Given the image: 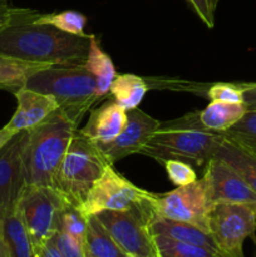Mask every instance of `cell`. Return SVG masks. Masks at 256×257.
Masks as SVG:
<instances>
[{"instance_id": "6da1fadb", "label": "cell", "mask_w": 256, "mask_h": 257, "mask_svg": "<svg viewBox=\"0 0 256 257\" xmlns=\"http://www.w3.org/2000/svg\"><path fill=\"white\" fill-rule=\"evenodd\" d=\"M35 19L0 28V54L50 65L85 64L93 34H69L52 25L38 24Z\"/></svg>"}, {"instance_id": "7a4b0ae2", "label": "cell", "mask_w": 256, "mask_h": 257, "mask_svg": "<svg viewBox=\"0 0 256 257\" xmlns=\"http://www.w3.org/2000/svg\"><path fill=\"white\" fill-rule=\"evenodd\" d=\"M223 133L207 130L200 120V112L160 122L157 130L140 153L160 161L180 160L192 167H202L213 157L223 140Z\"/></svg>"}, {"instance_id": "3957f363", "label": "cell", "mask_w": 256, "mask_h": 257, "mask_svg": "<svg viewBox=\"0 0 256 257\" xmlns=\"http://www.w3.org/2000/svg\"><path fill=\"white\" fill-rule=\"evenodd\" d=\"M78 125L59 109L27 131L23 163L27 186L53 187L58 167Z\"/></svg>"}, {"instance_id": "277c9868", "label": "cell", "mask_w": 256, "mask_h": 257, "mask_svg": "<svg viewBox=\"0 0 256 257\" xmlns=\"http://www.w3.org/2000/svg\"><path fill=\"white\" fill-rule=\"evenodd\" d=\"M24 87L52 95L59 105L58 109L75 125H79L88 110L100 99L95 78L84 65H50L33 74Z\"/></svg>"}, {"instance_id": "5b68a950", "label": "cell", "mask_w": 256, "mask_h": 257, "mask_svg": "<svg viewBox=\"0 0 256 257\" xmlns=\"http://www.w3.org/2000/svg\"><path fill=\"white\" fill-rule=\"evenodd\" d=\"M108 165L109 161L97 142L82 135L78 128L58 167L53 188L69 205L79 207Z\"/></svg>"}, {"instance_id": "8992f818", "label": "cell", "mask_w": 256, "mask_h": 257, "mask_svg": "<svg viewBox=\"0 0 256 257\" xmlns=\"http://www.w3.org/2000/svg\"><path fill=\"white\" fill-rule=\"evenodd\" d=\"M155 196V193L133 185L118 173L113 165H108L78 208L87 218L102 211H128L132 208L153 213Z\"/></svg>"}, {"instance_id": "52a82bcc", "label": "cell", "mask_w": 256, "mask_h": 257, "mask_svg": "<svg viewBox=\"0 0 256 257\" xmlns=\"http://www.w3.org/2000/svg\"><path fill=\"white\" fill-rule=\"evenodd\" d=\"M67 201L53 187L27 186L18 202V211L37 252L59 231L62 211Z\"/></svg>"}, {"instance_id": "ba28073f", "label": "cell", "mask_w": 256, "mask_h": 257, "mask_svg": "<svg viewBox=\"0 0 256 257\" xmlns=\"http://www.w3.org/2000/svg\"><path fill=\"white\" fill-rule=\"evenodd\" d=\"M208 231L223 257H245L243 242L256 231V207L218 203L208 216Z\"/></svg>"}, {"instance_id": "9c48e42d", "label": "cell", "mask_w": 256, "mask_h": 257, "mask_svg": "<svg viewBox=\"0 0 256 257\" xmlns=\"http://www.w3.org/2000/svg\"><path fill=\"white\" fill-rule=\"evenodd\" d=\"M95 216L127 256L158 257L153 236L148 228V222L153 217L152 212L132 208L128 211H102Z\"/></svg>"}, {"instance_id": "30bf717a", "label": "cell", "mask_w": 256, "mask_h": 257, "mask_svg": "<svg viewBox=\"0 0 256 257\" xmlns=\"http://www.w3.org/2000/svg\"><path fill=\"white\" fill-rule=\"evenodd\" d=\"M203 178L163 195H156L153 213L157 217L190 223L208 231V216L212 210Z\"/></svg>"}, {"instance_id": "8fae6325", "label": "cell", "mask_w": 256, "mask_h": 257, "mask_svg": "<svg viewBox=\"0 0 256 257\" xmlns=\"http://www.w3.org/2000/svg\"><path fill=\"white\" fill-rule=\"evenodd\" d=\"M212 206L218 203H242L256 207V192L225 161L212 157L206 163L203 175Z\"/></svg>"}, {"instance_id": "7c38bea8", "label": "cell", "mask_w": 256, "mask_h": 257, "mask_svg": "<svg viewBox=\"0 0 256 257\" xmlns=\"http://www.w3.org/2000/svg\"><path fill=\"white\" fill-rule=\"evenodd\" d=\"M27 131H20L0 150V218L17 208L27 187L23 163Z\"/></svg>"}, {"instance_id": "4fadbf2b", "label": "cell", "mask_w": 256, "mask_h": 257, "mask_svg": "<svg viewBox=\"0 0 256 257\" xmlns=\"http://www.w3.org/2000/svg\"><path fill=\"white\" fill-rule=\"evenodd\" d=\"M160 122L140 108L127 112V123L119 136L109 142H97L110 165L133 153H140L157 130Z\"/></svg>"}, {"instance_id": "5bb4252c", "label": "cell", "mask_w": 256, "mask_h": 257, "mask_svg": "<svg viewBox=\"0 0 256 257\" xmlns=\"http://www.w3.org/2000/svg\"><path fill=\"white\" fill-rule=\"evenodd\" d=\"M17 109L7 127L14 132L28 131L47 119L59 108L57 100L49 94L35 92L23 87L14 93Z\"/></svg>"}, {"instance_id": "9a60e30c", "label": "cell", "mask_w": 256, "mask_h": 257, "mask_svg": "<svg viewBox=\"0 0 256 257\" xmlns=\"http://www.w3.org/2000/svg\"><path fill=\"white\" fill-rule=\"evenodd\" d=\"M127 123V110L114 99L107 100L90 112L87 124L79 132L94 142H109L114 140Z\"/></svg>"}, {"instance_id": "2e32d148", "label": "cell", "mask_w": 256, "mask_h": 257, "mask_svg": "<svg viewBox=\"0 0 256 257\" xmlns=\"http://www.w3.org/2000/svg\"><path fill=\"white\" fill-rule=\"evenodd\" d=\"M148 228H150L152 236H163V237L171 238V240L201 246V247L210 248V250L218 252L217 246H216L211 233L206 232L196 226L190 225V223L153 216L148 222Z\"/></svg>"}, {"instance_id": "e0dca14e", "label": "cell", "mask_w": 256, "mask_h": 257, "mask_svg": "<svg viewBox=\"0 0 256 257\" xmlns=\"http://www.w3.org/2000/svg\"><path fill=\"white\" fill-rule=\"evenodd\" d=\"M0 235L7 246L9 257H38L20 217L18 206L14 211L0 218Z\"/></svg>"}, {"instance_id": "ac0fdd59", "label": "cell", "mask_w": 256, "mask_h": 257, "mask_svg": "<svg viewBox=\"0 0 256 257\" xmlns=\"http://www.w3.org/2000/svg\"><path fill=\"white\" fill-rule=\"evenodd\" d=\"M213 157L225 161L256 192V155L238 143L223 137Z\"/></svg>"}, {"instance_id": "d6986e66", "label": "cell", "mask_w": 256, "mask_h": 257, "mask_svg": "<svg viewBox=\"0 0 256 257\" xmlns=\"http://www.w3.org/2000/svg\"><path fill=\"white\" fill-rule=\"evenodd\" d=\"M48 67H50V64L25 62L0 54V89L15 93L24 87L33 74Z\"/></svg>"}, {"instance_id": "ffe728a7", "label": "cell", "mask_w": 256, "mask_h": 257, "mask_svg": "<svg viewBox=\"0 0 256 257\" xmlns=\"http://www.w3.org/2000/svg\"><path fill=\"white\" fill-rule=\"evenodd\" d=\"M246 110L245 103L211 102L200 112V120L207 130L223 133L238 122Z\"/></svg>"}, {"instance_id": "44dd1931", "label": "cell", "mask_w": 256, "mask_h": 257, "mask_svg": "<svg viewBox=\"0 0 256 257\" xmlns=\"http://www.w3.org/2000/svg\"><path fill=\"white\" fill-rule=\"evenodd\" d=\"M84 67L95 78L97 92L100 99L104 95L109 94L110 85H112L113 80L115 79L118 74L115 72V67L113 64L112 59H110L107 53L103 52L95 35H93L92 40H90L89 54H88V59L85 62Z\"/></svg>"}, {"instance_id": "7402d4cb", "label": "cell", "mask_w": 256, "mask_h": 257, "mask_svg": "<svg viewBox=\"0 0 256 257\" xmlns=\"http://www.w3.org/2000/svg\"><path fill=\"white\" fill-rule=\"evenodd\" d=\"M84 251L85 256L92 257H128L95 215L88 217Z\"/></svg>"}, {"instance_id": "603a6c76", "label": "cell", "mask_w": 256, "mask_h": 257, "mask_svg": "<svg viewBox=\"0 0 256 257\" xmlns=\"http://www.w3.org/2000/svg\"><path fill=\"white\" fill-rule=\"evenodd\" d=\"M147 90L148 84L143 78L135 74H119L113 80L109 94L128 112L140 105Z\"/></svg>"}, {"instance_id": "cb8c5ba5", "label": "cell", "mask_w": 256, "mask_h": 257, "mask_svg": "<svg viewBox=\"0 0 256 257\" xmlns=\"http://www.w3.org/2000/svg\"><path fill=\"white\" fill-rule=\"evenodd\" d=\"M153 241L158 257H223L217 251L180 242L163 236H153Z\"/></svg>"}, {"instance_id": "d4e9b609", "label": "cell", "mask_w": 256, "mask_h": 257, "mask_svg": "<svg viewBox=\"0 0 256 257\" xmlns=\"http://www.w3.org/2000/svg\"><path fill=\"white\" fill-rule=\"evenodd\" d=\"M34 22L38 24L52 25L69 34L85 35L84 28L87 24V17L75 10H65V12L52 13V14L40 13Z\"/></svg>"}, {"instance_id": "484cf974", "label": "cell", "mask_w": 256, "mask_h": 257, "mask_svg": "<svg viewBox=\"0 0 256 257\" xmlns=\"http://www.w3.org/2000/svg\"><path fill=\"white\" fill-rule=\"evenodd\" d=\"M223 136L256 155V109H247L238 122L228 128Z\"/></svg>"}, {"instance_id": "4316f807", "label": "cell", "mask_w": 256, "mask_h": 257, "mask_svg": "<svg viewBox=\"0 0 256 257\" xmlns=\"http://www.w3.org/2000/svg\"><path fill=\"white\" fill-rule=\"evenodd\" d=\"M87 222L88 218L80 212L79 208L67 202V205L63 208L62 215H60L59 230L84 243Z\"/></svg>"}, {"instance_id": "83f0119b", "label": "cell", "mask_w": 256, "mask_h": 257, "mask_svg": "<svg viewBox=\"0 0 256 257\" xmlns=\"http://www.w3.org/2000/svg\"><path fill=\"white\" fill-rule=\"evenodd\" d=\"M162 165L165 166L166 173L171 182L177 187L187 186L197 181V175L190 163L180 160H166Z\"/></svg>"}, {"instance_id": "f1b7e54d", "label": "cell", "mask_w": 256, "mask_h": 257, "mask_svg": "<svg viewBox=\"0 0 256 257\" xmlns=\"http://www.w3.org/2000/svg\"><path fill=\"white\" fill-rule=\"evenodd\" d=\"M211 102L243 103V88L238 83H216L207 90Z\"/></svg>"}, {"instance_id": "f546056e", "label": "cell", "mask_w": 256, "mask_h": 257, "mask_svg": "<svg viewBox=\"0 0 256 257\" xmlns=\"http://www.w3.org/2000/svg\"><path fill=\"white\" fill-rule=\"evenodd\" d=\"M53 237L62 257H85L84 243L82 241L60 230Z\"/></svg>"}, {"instance_id": "4dcf8cb0", "label": "cell", "mask_w": 256, "mask_h": 257, "mask_svg": "<svg viewBox=\"0 0 256 257\" xmlns=\"http://www.w3.org/2000/svg\"><path fill=\"white\" fill-rule=\"evenodd\" d=\"M39 14L40 12L38 10L28 9V8H15L9 5L8 0H0V20L7 24L34 19Z\"/></svg>"}, {"instance_id": "1f68e13d", "label": "cell", "mask_w": 256, "mask_h": 257, "mask_svg": "<svg viewBox=\"0 0 256 257\" xmlns=\"http://www.w3.org/2000/svg\"><path fill=\"white\" fill-rule=\"evenodd\" d=\"M207 28L215 27V13L220 0H185Z\"/></svg>"}, {"instance_id": "d6a6232c", "label": "cell", "mask_w": 256, "mask_h": 257, "mask_svg": "<svg viewBox=\"0 0 256 257\" xmlns=\"http://www.w3.org/2000/svg\"><path fill=\"white\" fill-rule=\"evenodd\" d=\"M243 88V103L247 109H256V85L253 83H238Z\"/></svg>"}, {"instance_id": "836d02e7", "label": "cell", "mask_w": 256, "mask_h": 257, "mask_svg": "<svg viewBox=\"0 0 256 257\" xmlns=\"http://www.w3.org/2000/svg\"><path fill=\"white\" fill-rule=\"evenodd\" d=\"M38 257H62L59 250H58L57 245H55L54 237L49 238L39 250L37 251Z\"/></svg>"}, {"instance_id": "e575fe53", "label": "cell", "mask_w": 256, "mask_h": 257, "mask_svg": "<svg viewBox=\"0 0 256 257\" xmlns=\"http://www.w3.org/2000/svg\"><path fill=\"white\" fill-rule=\"evenodd\" d=\"M18 132H14V131L9 130L7 125H4L3 128H0V150L9 142L10 140L13 138V136L17 135Z\"/></svg>"}, {"instance_id": "d590c367", "label": "cell", "mask_w": 256, "mask_h": 257, "mask_svg": "<svg viewBox=\"0 0 256 257\" xmlns=\"http://www.w3.org/2000/svg\"><path fill=\"white\" fill-rule=\"evenodd\" d=\"M0 257H9V253H8L7 246H5L4 240H3L2 235H0Z\"/></svg>"}, {"instance_id": "8d00e7d4", "label": "cell", "mask_w": 256, "mask_h": 257, "mask_svg": "<svg viewBox=\"0 0 256 257\" xmlns=\"http://www.w3.org/2000/svg\"><path fill=\"white\" fill-rule=\"evenodd\" d=\"M4 25H7V23H5V22H3V20H0V28H2V27H4Z\"/></svg>"}, {"instance_id": "74e56055", "label": "cell", "mask_w": 256, "mask_h": 257, "mask_svg": "<svg viewBox=\"0 0 256 257\" xmlns=\"http://www.w3.org/2000/svg\"><path fill=\"white\" fill-rule=\"evenodd\" d=\"M253 84H255V85H256V82H253Z\"/></svg>"}, {"instance_id": "f35d334b", "label": "cell", "mask_w": 256, "mask_h": 257, "mask_svg": "<svg viewBox=\"0 0 256 257\" xmlns=\"http://www.w3.org/2000/svg\"><path fill=\"white\" fill-rule=\"evenodd\" d=\"M85 257H92V256H85Z\"/></svg>"}, {"instance_id": "ab89813d", "label": "cell", "mask_w": 256, "mask_h": 257, "mask_svg": "<svg viewBox=\"0 0 256 257\" xmlns=\"http://www.w3.org/2000/svg\"><path fill=\"white\" fill-rule=\"evenodd\" d=\"M128 257H130V256H128Z\"/></svg>"}]
</instances>
